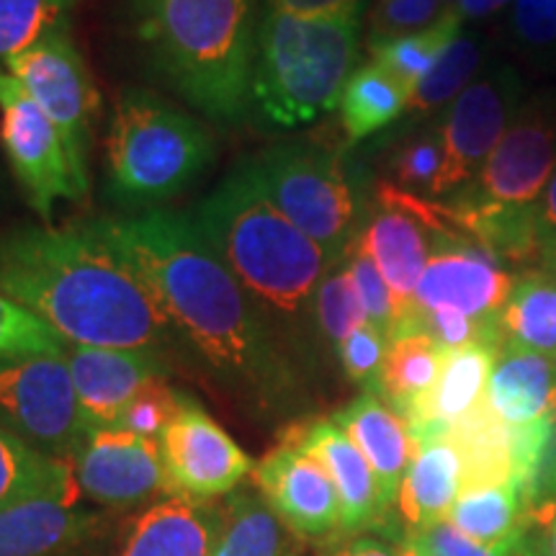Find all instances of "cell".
<instances>
[{"instance_id":"cell-1","label":"cell","mask_w":556,"mask_h":556,"mask_svg":"<svg viewBox=\"0 0 556 556\" xmlns=\"http://www.w3.org/2000/svg\"><path fill=\"white\" fill-rule=\"evenodd\" d=\"M99 235L150 283L160 309L242 405L263 417L296 405L299 379L266 315L242 289L197 222L150 208L131 219L96 222Z\"/></svg>"},{"instance_id":"cell-2","label":"cell","mask_w":556,"mask_h":556,"mask_svg":"<svg viewBox=\"0 0 556 556\" xmlns=\"http://www.w3.org/2000/svg\"><path fill=\"white\" fill-rule=\"evenodd\" d=\"M0 294L70 345L157 351L173 332L144 276L93 225L0 235Z\"/></svg>"},{"instance_id":"cell-3","label":"cell","mask_w":556,"mask_h":556,"mask_svg":"<svg viewBox=\"0 0 556 556\" xmlns=\"http://www.w3.org/2000/svg\"><path fill=\"white\" fill-rule=\"evenodd\" d=\"M193 222L263 315L304 319L315 312L319 283L340 266L278 212L253 160L201 201Z\"/></svg>"},{"instance_id":"cell-4","label":"cell","mask_w":556,"mask_h":556,"mask_svg":"<svg viewBox=\"0 0 556 556\" xmlns=\"http://www.w3.org/2000/svg\"><path fill=\"white\" fill-rule=\"evenodd\" d=\"M139 39L165 80L212 122L248 114L255 60L253 0H131Z\"/></svg>"},{"instance_id":"cell-5","label":"cell","mask_w":556,"mask_h":556,"mask_svg":"<svg viewBox=\"0 0 556 556\" xmlns=\"http://www.w3.org/2000/svg\"><path fill=\"white\" fill-rule=\"evenodd\" d=\"M361 18L266 11L255 31L250 99L270 127L294 129L338 109L358 58Z\"/></svg>"},{"instance_id":"cell-6","label":"cell","mask_w":556,"mask_h":556,"mask_svg":"<svg viewBox=\"0 0 556 556\" xmlns=\"http://www.w3.org/2000/svg\"><path fill=\"white\" fill-rule=\"evenodd\" d=\"M214 160L212 137L148 90H124L106 131V191L114 204L155 208L178 197Z\"/></svg>"},{"instance_id":"cell-7","label":"cell","mask_w":556,"mask_h":556,"mask_svg":"<svg viewBox=\"0 0 556 556\" xmlns=\"http://www.w3.org/2000/svg\"><path fill=\"white\" fill-rule=\"evenodd\" d=\"M253 168L278 212L332 261H345L358 235V204L343 160L309 144H281L255 157Z\"/></svg>"},{"instance_id":"cell-8","label":"cell","mask_w":556,"mask_h":556,"mask_svg":"<svg viewBox=\"0 0 556 556\" xmlns=\"http://www.w3.org/2000/svg\"><path fill=\"white\" fill-rule=\"evenodd\" d=\"M0 426L41 454L75 462L90 428L65 356L0 358Z\"/></svg>"},{"instance_id":"cell-9","label":"cell","mask_w":556,"mask_h":556,"mask_svg":"<svg viewBox=\"0 0 556 556\" xmlns=\"http://www.w3.org/2000/svg\"><path fill=\"white\" fill-rule=\"evenodd\" d=\"M3 70L50 116L65 142L75 178L88 189V137L90 119L99 111V90L67 26L45 34L37 45L5 62Z\"/></svg>"},{"instance_id":"cell-10","label":"cell","mask_w":556,"mask_h":556,"mask_svg":"<svg viewBox=\"0 0 556 556\" xmlns=\"http://www.w3.org/2000/svg\"><path fill=\"white\" fill-rule=\"evenodd\" d=\"M374 199L377 201H374L371 217L364 229H358L356 238L392 289L394 307H397L394 338L407 323V317L413 315V296L417 281L433 255L435 235L458 232V229L448 219L441 201L420 199L415 193L397 189L389 180L377 186Z\"/></svg>"},{"instance_id":"cell-11","label":"cell","mask_w":556,"mask_h":556,"mask_svg":"<svg viewBox=\"0 0 556 556\" xmlns=\"http://www.w3.org/2000/svg\"><path fill=\"white\" fill-rule=\"evenodd\" d=\"M0 142L13 176L45 222H50L58 199L83 201L88 197V189L75 178L58 127L5 70H0Z\"/></svg>"},{"instance_id":"cell-12","label":"cell","mask_w":556,"mask_h":556,"mask_svg":"<svg viewBox=\"0 0 556 556\" xmlns=\"http://www.w3.org/2000/svg\"><path fill=\"white\" fill-rule=\"evenodd\" d=\"M523 101V83L510 65H497L456 96L438 124L446 163L438 180L435 201L454 197L479 176Z\"/></svg>"},{"instance_id":"cell-13","label":"cell","mask_w":556,"mask_h":556,"mask_svg":"<svg viewBox=\"0 0 556 556\" xmlns=\"http://www.w3.org/2000/svg\"><path fill=\"white\" fill-rule=\"evenodd\" d=\"M556 173V103L528 99L486 157L479 176L454 199L500 206H533Z\"/></svg>"},{"instance_id":"cell-14","label":"cell","mask_w":556,"mask_h":556,"mask_svg":"<svg viewBox=\"0 0 556 556\" xmlns=\"http://www.w3.org/2000/svg\"><path fill=\"white\" fill-rule=\"evenodd\" d=\"M170 495H184L199 503L225 497L248 475L253 458L242 451L232 435L189 397L176 420L160 435Z\"/></svg>"},{"instance_id":"cell-15","label":"cell","mask_w":556,"mask_h":556,"mask_svg":"<svg viewBox=\"0 0 556 556\" xmlns=\"http://www.w3.org/2000/svg\"><path fill=\"white\" fill-rule=\"evenodd\" d=\"M513 283H516V276L503 263L492 258L486 250L475 245L467 235L441 232L435 235L433 255L417 281L413 315L448 307L477 319L497 317L510 296Z\"/></svg>"},{"instance_id":"cell-16","label":"cell","mask_w":556,"mask_h":556,"mask_svg":"<svg viewBox=\"0 0 556 556\" xmlns=\"http://www.w3.org/2000/svg\"><path fill=\"white\" fill-rule=\"evenodd\" d=\"M78 486L106 507H129L157 492L170 495L157 438L124 428H93L73 462Z\"/></svg>"},{"instance_id":"cell-17","label":"cell","mask_w":556,"mask_h":556,"mask_svg":"<svg viewBox=\"0 0 556 556\" xmlns=\"http://www.w3.org/2000/svg\"><path fill=\"white\" fill-rule=\"evenodd\" d=\"M253 479L281 523L296 536L325 539L343 531V505L328 469L289 438L255 464Z\"/></svg>"},{"instance_id":"cell-18","label":"cell","mask_w":556,"mask_h":556,"mask_svg":"<svg viewBox=\"0 0 556 556\" xmlns=\"http://www.w3.org/2000/svg\"><path fill=\"white\" fill-rule=\"evenodd\" d=\"M65 358L90 430L119 426L129 402L152 379L165 377L157 351L70 345Z\"/></svg>"},{"instance_id":"cell-19","label":"cell","mask_w":556,"mask_h":556,"mask_svg":"<svg viewBox=\"0 0 556 556\" xmlns=\"http://www.w3.org/2000/svg\"><path fill=\"white\" fill-rule=\"evenodd\" d=\"M287 438L328 469L340 495V505H343L345 533L368 528L381 513H387L371 467L356 448V443L345 435V430L332 417H319L307 426L291 428Z\"/></svg>"},{"instance_id":"cell-20","label":"cell","mask_w":556,"mask_h":556,"mask_svg":"<svg viewBox=\"0 0 556 556\" xmlns=\"http://www.w3.org/2000/svg\"><path fill=\"white\" fill-rule=\"evenodd\" d=\"M500 348L475 343L448 351L433 389L405 415L415 446L446 438L448 428L484 400Z\"/></svg>"},{"instance_id":"cell-21","label":"cell","mask_w":556,"mask_h":556,"mask_svg":"<svg viewBox=\"0 0 556 556\" xmlns=\"http://www.w3.org/2000/svg\"><path fill=\"white\" fill-rule=\"evenodd\" d=\"M332 420L364 454L379 482L384 507L397 503L400 486L405 482L417 448L402 415L394 413L387 402H381L379 394L364 392L345 409H340Z\"/></svg>"},{"instance_id":"cell-22","label":"cell","mask_w":556,"mask_h":556,"mask_svg":"<svg viewBox=\"0 0 556 556\" xmlns=\"http://www.w3.org/2000/svg\"><path fill=\"white\" fill-rule=\"evenodd\" d=\"M222 510L184 495H168L131 523L119 556H212Z\"/></svg>"},{"instance_id":"cell-23","label":"cell","mask_w":556,"mask_h":556,"mask_svg":"<svg viewBox=\"0 0 556 556\" xmlns=\"http://www.w3.org/2000/svg\"><path fill=\"white\" fill-rule=\"evenodd\" d=\"M99 516L62 497H39L0 507V556H58L83 544Z\"/></svg>"},{"instance_id":"cell-24","label":"cell","mask_w":556,"mask_h":556,"mask_svg":"<svg viewBox=\"0 0 556 556\" xmlns=\"http://www.w3.org/2000/svg\"><path fill=\"white\" fill-rule=\"evenodd\" d=\"M484 400L510 426L556 422L554 358L503 345L490 371Z\"/></svg>"},{"instance_id":"cell-25","label":"cell","mask_w":556,"mask_h":556,"mask_svg":"<svg viewBox=\"0 0 556 556\" xmlns=\"http://www.w3.org/2000/svg\"><path fill=\"white\" fill-rule=\"evenodd\" d=\"M446 441L462 458V490L516 486V426L505 422L486 400L448 428Z\"/></svg>"},{"instance_id":"cell-26","label":"cell","mask_w":556,"mask_h":556,"mask_svg":"<svg viewBox=\"0 0 556 556\" xmlns=\"http://www.w3.org/2000/svg\"><path fill=\"white\" fill-rule=\"evenodd\" d=\"M462 492V458L446 438L415 448L405 482L400 486V513L409 533H420L446 520Z\"/></svg>"},{"instance_id":"cell-27","label":"cell","mask_w":556,"mask_h":556,"mask_svg":"<svg viewBox=\"0 0 556 556\" xmlns=\"http://www.w3.org/2000/svg\"><path fill=\"white\" fill-rule=\"evenodd\" d=\"M78 492L73 462L41 454L13 430L0 426V507L39 497L78 503Z\"/></svg>"},{"instance_id":"cell-28","label":"cell","mask_w":556,"mask_h":556,"mask_svg":"<svg viewBox=\"0 0 556 556\" xmlns=\"http://www.w3.org/2000/svg\"><path fill=\"white\" fill-rule=\"evenodd\" d=\"M500 328L505 345L556 358V276L544 268L516 276Z\"/></svg>"},{"instance_id":"cell-29","label":"cell","mask_w":556,"mask_h":556,"mask_svg":"<svg viewBox=\"0 0 556 556\" xmlns=\"http://www.w3.org/2000/svg\"><path fill=\"white\" fill-rule=\"evenodd\" d=\"M448 520L469 539L503 552L518 548L528 531L526 505L513 484L462 490L451 507Z\"/></svg>"},{"instance_id":"cell-30","label":"cell","mask_w":556,"mask_h":556,"mask_svg":"<svg viewBox=\"0 0 556 556\" xmlns=\"http://www.w3.org/2000/svg\"><path fill=\"white\" fill-rule=\"evenodd\" d=\"M446 351L426 332H407L389 340L384 368H381L379 397L394 413L405 415L433 389L441 377Z\"/></svg>"},{"instance_id":"cell-31","label":"cell","mask_w":556,"mask_h":556,"mask_svg":"<svg viewBox=\"0 0 556 556\" xmlns=\"http://www.w3.org/2000/svg\"><path fill=\"white\" fill-rule=\"evenodd\" d=\"M409 93L377 62L353 70L340 96V127L348 142H361L374 131L389 127L407 111Z\"/></svg>"},{"instance_id":"cell-32","label":"cell","mask_w":556,"mask_h":556,"mask_svg":"<svg viewBox=\"0 0 556 556\" xmlns=\"http://www.w3.org/2000/svg\"><path fill=\"white\" fill-rule=\"evenodd\" d=\"M283 523L263 495L242 492L222 507V528L212 556H281Z\"/></svg>"},{"instance_id":"cell-33","label":"cell","mask_w":556,"mask_h":556,"mask_svg":"<svg viewBox=\"0 0 556 556\" xmlns=\"http://www.w3.org/2000/svg\"><path fill=\"white\" fill-rule=\"evenodd\" d=\"M462 34V18L454 11L446 13L438 24L430 29H422L407 37L379 41V45H368L371 50V62L392 75L402 88L413 96L417 83H420L435 65L443 50Z\"/></svg>"},{"instance_id":"cell-34","label":"cell","mask_w":556,"mask_h":556,"mask_svg":"<svg viewBox=\"0 0 556 556\" xmlns=\"http://www.w3.org/2000/svg\"><path fill=\"white\" fill-rule=\"evenodd\" d=\"M482 45L471 34H458L443 50L441 58L430 73L417 83L413 96H409L407 111L413 116H428L433 111L451 106L464 88L475 83V75L482 67Z\"/></svg>"},{"instance_id":"cell-35","label":"cell","mask_w":556,"mask_h":556,"mask_svg":"<svg viewBox=\"0 0 556 556\" xmlns=\"http://www.w3.org/2000/svg\"><path fill=\"white\" fill-rule=\"evenodd\" d=\"M446 148H443L441 127H426L415 135L402 137L387 155V168L397 189L415 193L420 199L435 201L438 180H441Z\"/></svg>"},{"instance_id":"cell-36","label":"cell","mask_w":556,"mask_h":556,"mask_svg":"<svg viewBox=\"0 0 556 556\" xmlns=\"http://www.w3.org/2000/svg\"><path fill=\"white\" fill-rule=\"evenodd\" d=\"M75 0H0V70L54 29L70 24Z\"/></svg>"},{"instance_id":"cell-37","label":"cell","mask_w":556,"mask_h":556,"mask_svg":"<svg viewBox=\"0 0 556 556\" xmlns=\"http://www.w3.org/2000/svg\"><path fill=\"white\" fill-rule=\"evenodd\" d=\"M70 343L45 319L0 294V358L67 356Z\"/></svg>"},{"instance_id":"cell-38","label":"cell","mask_w":556,"mask_h":556,"mask_svg":"<svg viewBox=\"0 0 556 556\" xmlns=\"http://www.w3.org/2000/svg\"><path fill=\"white\" fill-rule=\"evenodd\" d=\"M315 315L323 336L336 348L368 323L364 304H361L358 291L353 287L345 266H336L319 283L315 294Z\"/></svg>"},{"instance_id":"cell-39","label":"cell","mask_w":556,"mask_h":556,"mask_svg":"<svg viewBox=\"0 0 556 556\" xmlns=\"http://www.w3.org/2000/svg\"><path fill=\"white\" fill-rule=\"evenodd\" d=\"M345 268L351 274L353 287L358 291L361 304H364L368 325H374L387 340L392 338L394 323H397V307H394L392 289H389L384 274H381L366 248L358 238H353L345 253Z\"/></svg>"},{"instance_id":"cell-40","label":"cell","mask_w":556,"mask_h":556,"mask_svg":"<svg viewBox=\"0 0 556 556\" xmlns=\"http://www.w3.org/2000/svg\"><path fill=\"white\" fill-rule=\"evenodd\" d=\"M446 13L451 0H377L368 11V45L430 29Z\"/></svg>"},{"instance_id":"cell-41","label":"cell","mask_w":556,"mask_h":556,"mask_svg":"<svg viewBox=\"0 0 556 556\" xmlns=\"http://www.w3.org/2000/svg\"><path fill=\"white\" fill-rule=\"evenodd\" d=\"M189 397L173 389L165 377L152 379L135 400L129 402V407L124 409L119 426L131 433L144 435V438H157L165 433V428L180 415V409L186 407Z\"/></svg>"},{"instance_id":"cell-42","label":"cell","mask_w":556,"mask_h":556,"mask_svg":"<svg viewBox=\"0 0 556 556\" xmlns=\"http://www.w3.org/2000/svg\"><path fill=\"white\" fill-rule=\"evenodd\" d=\"M387 345L389 340L368 323L364 328L353 332L351 338H345L338 348V356H340V364L345 368L348 379L356 381V384L364 387L366 392L379 394Z\"/></svg>"},{"instance_id":"cell-43","label":"cell","mask_w":556,"mask_h":556,"mask_svg":"<svg viewBox=\"0 0 556 556\" xmlns=\"http://www.w3.org/2000/svg\"><path fill=\"white\" fill-rule=\"evenodd\" d=\"M507 29L523 50L556 54V0H513Z\"/></svg>"},{"instance_id":"cell-44","label":"cell","mask_w":556,"mask_h":556,"mask_svg":"<svg viewBox=\"0 0 556 556\" xmlns=\"http://www.w3.org/2000/svg\"><path fill=\"white\" fill-rule=\"evenodd\" d=\"M417 536L422 539V544L430 548L433 556H516L518 548L513 552H503V548H490L479 541L469 539L467 533H462L451 520H438L426 531H420ZM520 546V544H518Z\"/></svg>"},{"instance_id":"cell-45","label":"cell","mask_w":556,"mask_h":556,"mask_svg":"<svg viewBox=\"0 0 556 556\" xmlns=\"http://www.w3.org/2000/svg\"><path fill=\"white\" fill-rule=\"evenodd\" d=\"M270 11L309 18H361L364 0H266Z\"/></svg>"},{"instance_id":"cell-46","label":"cell","mask_w":556,"mask_h":556,"mask_svg":"<svg viewBox=\"0 0 556 556\" xmlns=\"http://www.w3.org/2000/svg\"><path fill=\"white\" fill-rule=\"evenodd\" d=\"M528 526H536L533 531L544 539L548 552L556 556V503L544 500V503L533 505L528 513Z\"/></svg>"},{"instance_id":"cell-47","label":"cell","mask_w":556,"mask_h":556,"mask_svg":"<svg viewBox=\"0 0 556 556\" xmlns=\"http://www.w3.org/2000/svg\"><path fill=\"white\" fill-rule=\"evenodd\" d=\"M513 0H451V11H454L462 21H479L495 16V13H500Z\"/></svg>"},{"instance_id":"cell-48","label":"cell","mask_w":556,"mask_h":556,"mask_svg":"<svg viewBox=\"0 0 556 556\" xmlns=\"http://www.w3.org/2000/svg\"><path fill=\"white\" fill-rule=\"evenodd\" d=\"M336 556H400V548L389 546L387 541L374 536H358L338 548Z\"/></svg>"},{"instance_id":"cell-49","label":"cell","mask_w":556,"mask_h":556,"mask_svg":"<svg viewBox=\"0 0 556 556\" xmlns=\"http://www.w3.org/2000/svg\"><path fill=\"white\" fill-rule=\"evenodd\" d=\"M533 208H536V219L541 229H544V232H556V173L552 180H548V186L539 197L536 204H533Z\"/></svg>"},{"instance_id":"cell-50","label":"cell","mask_w":556,"mask_h":556,"mask_svg":"<svg viewBox=\"0 0 556 556\" xmlns=\"http://www.w3.org/2000/svg\"><path fill=\"white\" fill-rule=\"evenodd\" d=\"M516 556H554V554L546 548L544 539H541L536 531H531V526H528V531H526L523 541H520Z\"/></svg>"},{"instance_id":"cell-51","label":"cell","mask_w":556,"mask_h":556,"mask_svg":"<svg viewBox=\"0 0 556 556\" xmlns=\"http://www.w3.org/2000/svg\"><path fill=\"white\" fill-rule=\"evenodd\" d=\"M541 495H548L546 500H552V503H556V456L552 451V456H548L546 467H544V475H541V482H539V497ZM536 497V503H539Z\"/></svg>"},{"instance_id":"cell-52","label":"cell","mask_w":556,"mask_h":556,"mask_svg":"<svg viewBox=\"0 0 556 556\" xmlns=\"http://www.w3.org/2000/svg\"><path fill=\"white\" fill-rule=\"evenodd\" d=\"M400 556H433L430 548L422 544V539L417 533H407L405 541L400 544Z\"/></svg>"},{"instance_id":"cell-53","label":"cell","mask_w":556,"mask_h":556,"mask_svg":"<svg viewBox=\"0 0 556 556\" xmlns=\"http://www.w3.org/2000/svg\"><path fill=\"white\" fill-rule=\"evenodd\" d=\"M541 268L554 274L556 270V232L544 235V253H541Z\"/></svg>"},{"instance_id":"cell-54","label":"cell","mask_w":556,"mask_h":556,"mask_svg":"<svg viewBox=\"0 0 556 556\" xmlns=\"http://www.w3.org/2000/svg\"><path fill=\"white\" fill-rule=\"evenodd\" d=\"M554 366H556V358H554Z\"/></svg>"},{"instance_id":"cell-55","label":"cell","mask_w":556,"mask_h":556,"mask_svg":"<svg viewBox=\"0 0 556 556\" xmlns=\"http://www.w3.org/2000/svg\"><path fill=\"white\" fill-rule=\"evenodd\" d=\"M554 276H556V270H554Z\"/></svg>"}]
</instances>
